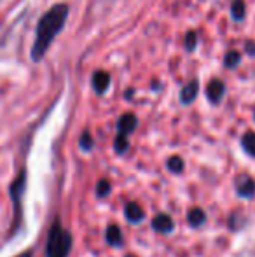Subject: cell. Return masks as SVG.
<instances>
[{
  "label": "cell",
  "mask_w": 255,
  "mask_h": 257,
  "mask_svg": "<svg viewBox=\"0 0 255 257\" xmlns=\"http://www.w3.org/2000/svg\"><path fill=\"white\" fill-rule=\"evenodd\" d=\"M25 186H27V172L23 170V172L16 177V180H13V184H11V198H13L14 215H16V220H14V224H13V231L18 229L20 220H21V198H23V193H25Z\"/></svg>",
  "instance_id": "obj_3"
},
{
  "label": "cell",
  "mask_w": 255,
  "mask_h": 257,
  "mask_svg": "<svg viewBox=\"0 0 255 257\" xmlns=\"http://www.w3.org/2000/svg\"><path fill=\"white\" fill-rule=\"evenodd\" d=\"M253 117H255V115H253Z\"/></svg>",
  "instance_id": "obj_24"
},
{
  "label": "cell",
  "mask_w": 255,
  "mask_h": 257,
  "mask_svg": "<svg viewBox=\"0 0 255 257\" xmlns=\"http://www.w3.org/2000/svg\"><path fill=\"white\" fill-rule=\"evenodd\" d=\"M79 146H81L82 151H91L93 146H95V142H93V137L89 132H84L81 135V140H79Z\"/></svg>",
  "instance_id": "obj_20"
},
{
  "label": "cell",
  "mask_w": 255,
  "mask_h": 257,
  "mask_svg": "<svg viewBox=\"0 0 255 257\" xmlns=\"http://www.w3.org/2000/svg\"><path fill=\"white\" fill-rule=\"evenodd\" d=\"M68 13H70V9H68L67 4H55L42 14L37 23V28H35V39L30 53L32 61L39 63V61L44 60L46 53L51 48L55 39L63 32Z\"/></svg>",
  "instance_id": "obj_1"
},
{
  "label": "cell",
  "mask_w": 255,
  "mask_h": 257,
  "mask_svg": "<svg viewBox=\"0 0 255 257\" xmlns=\"http://www.w3.org/2000/svg\"><path fill=\"white\" fill-rule=\"evenodd\" d=\"M16 257H32V252H30V250L21 252V254H20V255H16Z\"/></svg>",
  "instance_id": "obj_22"
},
{
  "label": "cell",
  "mask_w": 255,
  "mask_h": 257,
  "mask_svg": "<svg viewBox=\"0 0 255 257\" xmlns=\"http://www.w3.org/2000/svg\"><path fill=\"white\" fill-rule=\"evenodd\" d=\"M128 257H133V255H128Z\"/></svg>",
  "instance_id": "obj_23"
},
{
  "label": "cell",
  "mask_w": 255,
  "mask_h": 257,
  "mask_svg": "<svg viewBox=\"0 0 255 257\" xmlns=\"http://www.w3.org/2000/svg\"><path fill=\"white\" fill-rule=\"evenodd\" d=\"M129 147V142H128V137L126 135H119L117 133L116 140H114V149H116L117 154H124Z\"/></svg>",
  "instance_id": "obj_16"
},
{
  "label": "cell",
  "mask_w": 255,
  "mask_h": 257,
  "mask_svg": "<svg viewBox=\"0 0 255 257\" xmlns=\"http://www.w3.org/2000/svg\"><path fill=\"white\" fill-rule=\"evenodd\" d=\"M241 146L245 149V153L248 156L255 158V133L253 132H246L241 139Z\"/></svg>",
  "instance_id": "obj_13"
},
{
  "label": "cell",
  "mask_w": 255,
  "mask_h": 257,
  "mask_svg": "<svg viewBox=\"0 0 255 257\" xmlns=\"http://www.w3.org/2000/svg\"><path fill=\"white\" fill-rule=\"evenodd\" d=\"M136 124H138V119H136L135 114L128 112V114H123L117 121V132L119 135H131L133 132L136 130Z\"/></svg>",
  "instance_id": "obj_7"
},
{
  "label": "cell",
  "mask_w": 255,
  "mask_h": 257,
  "mask_svg": "<svg viewBox=\"0 0 255 257\" xmlns=\"http://www.w3.org/2000/svg\"><path fill=\"white\" fill-rule=\"evenodd\" d=\"M184 46H185V49H187L189 53H194V49H196V46H197V34L194 30L185 34Z\"/></svg>",
  "instance_id": "obj_18"
},
{
  "label": "cell",
  "mask_w": 255,
  "mask_h": 257,
  "mask_svg": "<svg viewBox=\"0 0 255 257\" xmlns=\"http://www.w3.org/2000/svg\"><path fill=\"white\" fill-rule=\"evenodd\" d=\"M152 229L157 231V233H171L173 231V219L166 213H159V215L154 217L152 220Z\"/></svg>",
  "instance_id": "obj_8"
},
{
  "label": "cell",
  "mask_w": 255,
  "mask_h": 257,
  "mask_svg": "<svg viewBox=\"0 0 255 257\" xmlns=\"http://www.w3.org/2000/svg\"><path fill=\"white\" fill-rule=\"evenodd\" d=\"M110 182L109 180H105V179H102L98 182V186H96V196L98 198H105V196H109L110 194Z\"/></svg>",
  "instance_id": "obj_19"
},
{
  "label": "cell",
  "mask_w": 255,
  "mask_h": 257,
  "mask_svg": "<svg viewBox=\"0 0 255 257\" xmlns=\"http://www.w3.org/2000/svg\"><path fill=\"white\" fill-rule=\"evenodd\" d=\"M166 166H168V170H170V172L180 173L182 170H184V159H182L180 156H171V158L168 159Z\"/></svg>",
  "instance_id": "obj_15"
},
{
  "label": "cell",
  "mask_w": 255,
  "mask_h": 257,
  "mask_svg": "<svg viewBox=\"0 0 255 257\" xmlns=\"http://www.w3.org/2000/svg\"><path fill=\"white\" fill-rule=\"evenodd\" d=\"M231 14L234 21H243V18H245V2L243 0H232Z\"/></svg>",
  "instance_id": "obj_14"
},
{
  "label": "cell",
  "mask_w": 255,
  "mask_h": 257,
  "mask_svg": "<svg viewBox=\"0 0 255 257\" xmlns=\"http://www.w3.org/2000/svg\"><path fill=\"white\" fill-rule=\"evenodd\" d=\"M91 86L96 95H105L107 89L110 88V75L105 70H96L91 75Z\"/></svg>",
  "instance_id": "obj_5"
},
{
  "label": "cell",
  "mask_w": 255,
  "mask_h": 257,
  "mask_svg": "<svg viewBox=\"0 0 255 257\" xmlns=\"http://www.w3.org/2000/svg\"><path fill=\"white\" fill-rule=\"evenodd\" d=\"M225 95V84L220 81V79H211L210 84L206 86V96L213 105L220 103L222 98Z\"/></svg>",
  "instance_id": "obj_6"
},
{
  "label": "cell",
  "mask_w": 255,
  "mask_h": 257,
  "mask_svg": "<svg viewBox=\"0 0 255 257\" xmlns=\"http://www.w3.org/2000/svg\"><path fill=\"white\" fill-rule=\"evenodd\" d=\"M124 213H126V219L129 220V222H133V224L142 222L143 217H145L143 208L138 203H135V201H129V203L126 205V208H124Z\"/></svg>",
  "instance_id": "obj_10"
},
{
  "label": "cell",
  "mask_w": 255,
  "mask_h": 257,
  "mask_svg": "<svg viewBox=\"0 0 255 257\" xmlns=\"http://www.w3.org/2000/svg\"><path fill=\"white\" fill-rule=\"evenodd\" d=\"M197 91H199V82L194 79V81H189L184 88L180 89V102L184 105H189L196 100Z\"/></svg>",
  "instance_id": "obj_9"
},
{
  "label": "cell",
  "mask_w": 255,
  "mask_h": 257,
  "mask_svg": "<svg viewBox=\"0 0 255 257\" xmlns=\"http://www.w3.org/2000/svg\"><path fill=\"white\" fill-rule=\"evenodd\" d=\"M72 248V234L68 231H65L60 224V220H55V224L51 226L48 238V257H68V252Z\"/></svg>",
  "instance_id": "obj_2"
},
{
  "label": "cell",
  "mask_w": 255,
  "mask_h": 257,
  "mask_svg": "<svg viewBox=\"0 0 255 257\" xmlns=\"http://www.w3.org/2000/svg\"><path fill=\"white\" fill-rule=\"evenodd\" d=\"M105 240L110 247H121V245H123V233H121V229L116 226V224L107 227Z\"/></svg>",
  "instance_id": "obj_11"
},
{
  "label": "cell",
  "mask_w": 255,
  "mask_h": 257,
  "mask_svg": "<svg viewBox=\"0 0 255 257\" xmlns=\"http://www.w3.org/2000/svg\"><path fill=\"white\" fill-rule=\"evenodd\" d=\"M187 220L192 227H199V226H203L204 220H206V213L201 208H191L187 213Z\"/></svg>",
  "instance_id": "obj_12"
},
{
  "label": "cell",
  "mask_w": 255,
  "mask_h": 257,
  "mask_svg": "<svg viewBox=\"0 0 255 257\" xmlns=\"http://www.w3.org/2000/svg\"><path fill=\"white\" fill-rule=\"evenodd\" d=\"M239 61H241V54L238 51H229L224 58V65L227 68H236L239 65Z\"/></svg>",
  "instance_id": "obj_17"
},
{
  "label": "cell",
  "mask_w": 255,
  "mask_h": 257,
  "mask_svg": "<svg viewBox=\"0 0 255 257\" xmlns=\"http://www.w3.org/2000/svg\"><path fill=\"white\" fill-rule=\"evenodd\" d=\"M236 193L243 200H252L255 196V180L250 175L243 173L236 179Z\"/></svg>",
  "instance_id": "obj_4"
},
{
  "label": "cell",
  "mask_w": 255,
  "mask_h": 257,
  "mask_svg": "<svg viewBox=\"0 0 255 257\" xmlns=\"http://www.w3.org/2000/svg\"><path fill=\"white\" fill-rule=\"evenodd\" d=\"M246 53H248L250 54V56H255V44H253V42H246Z\"/></svg>",
  "instance_id": "obj_21"
}]
</instances>
